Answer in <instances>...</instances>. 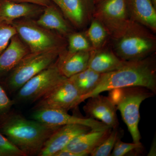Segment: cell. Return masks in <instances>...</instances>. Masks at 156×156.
Listing matches in <instances>:
<instances>
[{
    "instance_id": "obj_1",
    "label": "cell",
    "mask_w": 156,
    "mask_h": 156,
    "mask_svg": "<svg viewBox=\"0 0 156 156\" xmlns=\"http://www.w3.org/2000/svg\"><path fill=\"white\" fill-rule=\"evenodd\" d=\"M60 127L27 119L12 110L0 119V132L25 156H38L47 140Z\"/></svg>"
},
{
    "instance_id": "obj_2",
    "label": "cell",
    "mask_w": 156,
    "mask_h": 156,
    "mask_svg": "<svg viewBox=\"0 0 156 156\" xmlns=\"http://www.w3.org/2000/svg\"><path fill=\"white\" fill-rule=\"evenodd\" d=\"M140 87L156 93V67L151 59L127 61L119 69L101 74L99 83L92 92L81 97L82 102L105 91L125 87Z\"/></svg>"
},
{
    "instance_id": "obj_3",
    "label": "cell",
    "mask_w": 156,
    "mask_h": 156,
    "mask_svg": "<svg viewBox=\"0 0 156 156\" xmlns=\"http://www.w3.org/2000/svg\"><path fill=\"white\" fill-rule=\"evenodd\" d=\"M109 92L108 96L121 112L133 142L140 143L141 138L138 128L140 105L144 101L155 94L147 88L140 87H125Z\"/></svg>"
},
{
    "instance_id": "obj_4",
    "label": "cell",
    "mask_w": 156,
    "mask_h": 156,
    "mask_svg": "<svg viewBox=\"0 0 156 156\" xmlns=\"http://www.w3.org/2000/svg\"><path fill=\"white\" fill-rule=\"evenodd\" d=\"M63 47L29 53L9 73L5 81L6 92L14 95L32 78L55 63Z\"/></svg>"
},
{
    "instance_id": "obj_5",
    "label": "cell",
    "mask_w": 156,
    "mask_h": 156,
    "mask_svg": "<svg viewBox=\"0 0 156 156\" xmlns=\"http://www.w3.org/2000/svg\"><path fill=\"white\" fill-rule=\"evenodd\" d=\"M114 39L116 55L124 61L142 60L156 49L154 36L135 22Z\"/></svg>"
},
{
    "instance_id": "obj_6",
    "label": "cell",
    "mask_w": 156,
    "mask_h": 156,
    "mask_svg": "<svg viewBox=\"0 0 156 156\" xmlns=\"http://www.w3.org/2000/svg\"><path fill=\"white\" fill-rule=\"evenodd\" d=\"M66 78L60 73L56 60L50 67L27 81L14 94V103L37 102Z\"/></svg>"
},
{
    "instance_id": "obj_7",
    "label": "cell",
    "mask_w": 156,
    "mask_h": 156,
    "mask_svg": "<svg viewBox=\"0 0 156 156\" xmlns=\"http://www.w3.org/2000/svg\"><path fill=\"white\" fill-rule=\"evenodd\" d=\"M98 4L93 16L113 38L119 36L134 23L128 13L127 0H102Z\"/></svg>"
},
{
    "instance_id": "obj_8",
    "label": "cell",
    "mask_w": 156,
    "mask_h": 156,
    "mask_svg": "<svg viewBox=\"0 0 156 156\" xmlns=\"http://www.w3.org/2000/svg\"><path fill=\"white\" fill-rule=\"evenodd\" d=\"M82 95L69 78H66L37 101L34 108H51L68 112L82 103Z\"/></svg>"
},
{
    "instance_id": "obj_9",
    "label": "cell",
    "mask_w": 156,
    "mask_h": 156,
    "mask_svg": "<svg viewBox=\"0 0 156 156\" xmlns=\"http://www.w3.org/2000/svg\"><path fill=\"white\" fill-rule=\"evenodd\" d=\"M30 118L50 126H61L69 124H79L88 126L92 130H104L110 128L102 122L92 118L71 115L69 114L67 112L57 109L34 108Z\"/></svg>"
},
{
    "instance_id": "obj_10",
    "label": "cell",
    "mask_w": 156,
    "mask_h": 156,
    "mask_svg": "<svg viewBox=\"0 0 156 156\" xmlns=\"http://www.w3.org/2000/svg\"><path fill=\"white\" fill-rule=\"evenodd\" d=\"M14 26L17 34L26 43L31 53L63 47L60 39L33 23L19 22L14 23Z\"/></svg>"
},
{
    "instance_id": "obj_11",
    "label": "cell",
    "mask_w": 156,
    "mask_h": 156,
    "mask_svg": "<svg viewBox=\"0 0 156 156\" xmlns=\"http://www.w3.org/2000/svg\"><path fill=\"white\" fill-rule=\"evenodd\" d=\"M88 99L83 108L87 118L100 121L109 128L119 126L116 107L110 98L99 94Z\"/></svg>"
},
{
    "instance_id": "obj_12",
    "label": "cell",
    "mask_w": 156,
    "mask_h": 156,
    "mask_svg": "<svg viewBox=\"0 0 156 156\" xmlns=\"http://www.w3.org/2000/svg\"><path fill=\"white\" fill-rule=\"evenodd\" d=\"M92 130L88 126L69 124L60 126L45 142L38 156H54L76 136Z\"/></svg>"
},
{
    "instance_id": "obj_13",
    "label": "cell",
    "mask_w": 156,
    "mask_h": 156,
    "mask_svg": "<svg viewBox=\"0 0 156 156\" xmlns=\"http://www.w3.org/2000/svg\"><path fill=\"white\" fill-rule=\"evenodd\" d=\"M112 129L110 128L104 130H91L78 135L63 149L77 154L79 156L89 155L108 136Z\"/></svg>"
},
{
    "instance_id": "obj_14",
    "label": "cell",
    "mask_w": 156,
    "mask_h": 156,
    "mask_svg": "<svg viewBox=\"0 0 156 156\" xmlns=\"http://www.w3.org/2000/svg\"><path fill=\"white\" fill-rule=\"evenodd\" d=\"M127 5L133 21L156 32V8L151 0H127Z\"/></svg>"
},
{
    "instance_id": "obj_15",
    "label": "cell",
    "mask_w": 156,
    "mask_h": 156,
    "mask_svg": "<svg viewBox=\"0 0 156 156\" xmlns=\"http://www.w3.org/2000/svg\"><path fill=\"white\" fill-rule=\"evenodd\" d=\"M30 52L17 35H14L8 47L0 53V76L9 73Z\"/></svg>"
},
{
    "instance_id": "obj_16",
    "label": "cell",
    "mask_w": 156,
    "mask_h": 156,
    "mask_svg": "<svg viewBox=\"0 0 156 156\" xmlns=\"http://www.w3.org/2000/svg\"><path fill=\"white\" fill-rule=\"evenodd\" d=\"M91 50L75 53L62 52L57 59L62 74L69 78L87 68Z\"/></svg>"
},
{
    "instance_id": "obj_17",
    "label": "cell",
    "mask_w": 156,
    "mask_h": 156,
    "mask_svg": "<svg viewBox=\"0 0 156 156\" xmlns=\"http://www.w3.org/2000/svg\"><path fill=\"white\" fill-rule=\"evenodd\" d=\"M126 62L110 51L92 49L88 67L99 73H105L119 69Z\"/></svg>"
},
{
    "instance_id": "obj_18",
    "label": "cell",
    "mask_w": 156,
    "mask_h": 156,
    "mask_svg": "<svg viewBox=\"0 0 156 156\" xmlns=\"http://www.w3.org/2000/svg\"><path fill=\"white\" fill-rule=\"evenodd\" d=\"M74 25L81 27L87 19V11L82 0H52Z\"/></svg>"
},
{
    "instance_id": "obj_19",
    "label": "cell",
    "mask_w": 156,
    "mask_h": 156,
    "mask_svg": "<svg viewBox=\"0 0 156 156\" xmlns=\"http://www.w3.org/2000/svg\"><path fill=\"white\" fill-rule=\"evenodd\" d=\"M101 76V74L88 67L69 79L75 86L82 97L92 92L96 88L99 83Z\"/></svg>"
},
{
    "instance_id": "obj_20",
    "label": "cell",
    "mask_w": 156,
    "mask_h": 156,
    "mask_svg": "<svg viewBox=\"0 0 156 156\" xmlns=\"http://www.w3.org/2000/svg\"><path fill=\"white\" fill-rule=\"evenodd\" d=\"M36 23L40 26L57 31L62 34H67L70 30L67 22L53 7H49L45 9Z\"/></svg>"
},
{
    "instance_id": "obj_21",
    "label": "cell",
    "mask_w": 156,
    "mask_h": 156,
    "mask_svg": "<svg viewBox=\"0 0 156 156\" xmlns=\"http://www.w3.org/2000/svg\"><path fill=\"white\" fill-rule=\"evenodd\" d=\"M33 11L32 7L26 4L6 2L0 10V17L7 21L29 15Z\"/></svg>"
},
{
    "instance_id": "obj_22",
    "label": "cell",
    "mask_w": 156,
    "mask_h": 156,
    "mask_svg": "<svg viewBox=\"0 0 156 156\" xmlns=\"http://www.w3.org/2000/svg\"><path fill=\"white\" fill-rule=\"evenodd\" d=\"M124 135V131L119 126L112 128L108 136L101 144L95 148L91 154V156H109L111 154L115 144L119 139H122Z\"/></svg>"
},
{
    "instance_id": "obj_23",
    "label": "cell",
    "mask_w": 156,
    "mask_h": 156,
    "mask_svg": "<svg viewBox=\"0 0 156 156\" xmlns=\"http://www.w3.org/2000/svg\"><path fill=\"white\" fill-rule=\"evenodd\" d=\"M108 34L106 30L99 21L95 19L92 20L87 32L92 50H99L106 40Z\"/></svg>"
},
{
    "instance_id": "obj_24",
    "label": "cell",
    "mask_w": 156,
    "mask_h": 156,
    "mask_svg": "<svg viewBox=\"0 0 156 156\" xmlns=\"http://www.w3.org/2000/svg\"><path fill=\"white\" fill-rule=\"evenodd\" d=\"M143 148L141 143H132L123 142L119 139L115 144L111 156H124L128 154H137Z\"/></svg>"
},
{
    "instance_id": "obj_25",
    "label": "cell",
    "mask_w": 156,
    "mask_h": 156,
    "mask_svg": "<svg viewBox=\"0 0 156 156\" xmlns=\"http://www.w3.org/2000/svg\"><path fill=\"white\" fill-rule=\"evenodd\" d=\"M92 50V46L83 35L80 33L69 35L68 53H75L81 51H90Z\"/></svg>"
},
{
    "instance_id": "obj_26",
    "label": "cell",
    "mask_w": 156,
    "mask_h": 156,
    "mask_svg": "<svg viewBox=\"0 0 156 156\" xmlns=\"http://www.w3.org/2000/svg\"><path fill=\"white\" fill-rule=\"evenodd\" d=\"M0 156H25L0 132Z\"/></svg>"
},
{
    "instance_id": "obj_27",
    "label": "cell",
    "mask_w": 156,
    "mask_h": 156,
    "mask_svg": "<svg viewBox=\"0 0 156 156\" xmlns=\"http://www.w3.org/2000/svg\"><path fill=\"white\" fill-rule=\"evenodd\" d=\"M17 34L14 25L0 26V53L7 48L11 38Z\"/></svg>"
},
{
    "instance_id": "obj_28",
    "label": "cell",
    "mask_w": 156,
    "mask_h": 156,
    "mask_svg": "<svg viewBox=\"0 0 156 156\" xmlns=\"http://www.w3.org/2000/svg\"><path fill=\"white\" fill-rule=\"evenodd\" d=\"M14 105V100L9 97L5 89L0 86V119L11 111Z\"/></svg>"
},
{
    "instance_id": "obj_29",
    "label": "cell",
    "mask_w": 156,
    "mask_h": 156,
    "mask_svg": "<svg viewBox=\"0 0 156 156\" xmlns=\"http://www.w3.org/2000/svg\"><path fill=\"white\" fill-rule=\"evenodd\" d=\"M54 156H79L77 154L74 153L66 150L62 149L55 154Z\"/></svg>"
},
{
    "instance_id": "obj_30",
    "label": "cell",
    "mask_w": 156,
    "mask_h": 156,
    "mask_svg": "<svg viewBox=\"0 0 156 156\" xmlns=\"http://www.w3.org/2000/svg\"><path fill=\"white\" fill-rule=\"evenodd\" d=\"M30 2L34 3L40 5H44L46 4L48 0H24Z\"/></svg>"
},
{
    "instance_id": "obj_31",
    "label": "cell",
    "mask_w": 156,
    "mask_h": 156,
    "mask_svg": "<svg viewBox=\"0 0 156 156\" xmlns=\"http://www.w3.org/2000/svg\"><path fill=\"white\" fill-rule=\"evenodd\" d=\"M153 4L154 5V7H156V0H151Z\"/></svg>"
},
{
    "instance_id": "obj_32",
    "label": "cell",
    "mask_w": 156,
    "mask_h": 156,
    "mask_svg": "<svg viewBox=\"0 0 156 156\" xmlns=\"http://www.w3.org/2000/svg\"><path fill=\"white\" fill-rule=\"evenodd\" d=\"M102 1V0H94V2H95V4H97V3H99Z\"/></svg>"
}]
</instances>
